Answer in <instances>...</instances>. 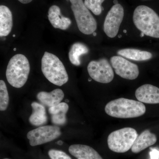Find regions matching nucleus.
Returning <instances> with one entry per match:
<instances>
[{"instance_id":"3","label":"nucleus","mask_w":159,"mask_h":159,"mask_svg":"<svg viewBox=\"0 0 159 159\" xmlns=\"http://www.w3.org/2000/svg\"><path fill=\"white\" fill-rule=\"evenodd\" d=\"M30 71V64L27 57L23 54H16L10 59L7 66V81L13 87L20 88L27 82Z\"/></svg>"},{"instance_id":"4","label":"nucleus","mask_w":159,"mask_h":159,"mask_svg":"<svg viewBox=\"0 0 159 159\" xmlns=\"http://www.w3.org/2000/svg\"><path fill=\"white\" fill-rule=\"evenodd\" d=\"M44 76L51 83L61 86L68 81L69 76L61 61L56 55L45 52L41 60Z\"/></svg>"},{"instance_id":"18","label":"nucleus","mask_w":159,"mask_h":159,"mask_svg":"<svg viewBox=\"0 0 159 159\" xmlns=\"http://www.w3.org/2000/svg\"><path fill=\"white\" fill-rule=\"evenodd\" d=\"M69 105L66 102H60L58 105L49 107V113L51 115V122L56 125H64L66 122V114L69 110Z\"/></svg>"},{"instance_id":"25","label":"nucleus","mask_w":159,"mask_h":159,"mask_svg":"<svg viewBox=\"0 0 159 159\" xmlns=\"http://www.w3.org/2000/svg\"><path fill=\"white\" fill-rule=\"evenodd\" d=\"M18 1L22 4H26L31 2L33 0H18Z\"/></svg>"},{"instance_id":"13","label":"nucleus","mask_w":159,"mask_h":159,"mask_svg":"<svg viewBox=\"0 0 159 159\" xmlns=\"http://www.w3.org/2000/svg\"><path fill=\"white\" fill-rule=\"evenodd\" d=\"M157 141V137L155 134L149 130H145L138 136L131 149L133 153H138L153 145Z\"/></svg>"},{"instance_id":"9","label":"nucleus","mask_w":159,"mask_h":159,"mask_svg":"<svg viewBox=\"0 0 159 159\" xmlns=\"http://www.w3.org/2000/svg\"><path fill=\"white\" fill-rule=\"evenodd\" d=\"M124 15L123 7L119 3L111 8L106 16L103 25V30L108 37L114 38L116 36Z\"/></svg>"},{"instance_id":"19","label":"nucleus","mask_w":159,"mask_h":159,"mask_svg":"<svg viewBox=\"0 0 159 159\" xmlns=\"http://www.w3.org/2000/svg\"><path fill=\"white\" fill-rule=\"evenodd\" d=\"M117 54L127 59L135 61H145L150 59L152 57L150 52L135 49H122L119 50Z\"/></svg>"},{"instance_id":"10","label":"nucleus","mask_w":159,"mask_h":159,"mask_svg":"<svg viewBox=\"0 0 159 159\" xmlns=\"http://www.w3.org/2000/svg\"><path fill=\"white\" fill-rule=\"evenodd\" d=\"M111 65L117 75L124 79L134 80L139 77V70L137 65L119 56L111 57Z\"/></svg>"},{"instance_id":"21","label":"nucleus","mask_w":159,"mask_h":159,"mask_svg":"<svg viewBox=\"0 0 159 159\" xmlns=\"http://www.w3.org/2000/svg\"><path fill=\"white\" fill-rule=\"evenodd\" d=\"M9 96L6 83L0 80V110L5 111L9 105Z\"/></svg>"},{"instance_id":"7","label":"nucleus","mask_w":159,"mask_h":159,"mask_svg":"<svg viewBox=\"0 0 159 159\" xmlns=\"http://www.w3.org/2000/svg\"><path fill=\"white\" fill-rule=\"evenodd\" d=\"M87 70L91 78L97 82L108 84L114 79L113 70L108 60L105 58L92 61L89 63Z\"/></svg>"},{"instance_id":"23","label":"nucleus","mask_w":159,"mask_h":159,"mask_svg":"<svg viewBox=\"0 0 159 159\" xmlns=\"http://www.w3.org/2000/svg\"><path fill=\"white\" fill-rule=\"evenodd\" d=\"M48 155L51 159H72L62 151L51 149L49 151Z\"/></svg>"},{"instance_id":"28","label":"nucleus","mask_w":159,"mask_h":159,"mask_svg":"<svg viewBox=\"0 0 159 159\" xmlns=\"http://www.w3.org/2000/svg\"><path fill=\"white\" fill-rule=\"evenodd\" d=\"M16 48H14V51H16Z\"/></svg>"},{"instance_id":"29","label":"nucleus","mask_w":159,"mask_h":159,"mask_svg":"<svg viewBox=\"0 0 159 159\" xmlns=\"http://www.w3.org/2000/svg\"><path fill=\"white\" fill-rule=\"evenodd\" d=\"M13 37H15V34H13Z\"/></svg>"},{"instance_id":"16","label":"nucleus","mask_w":159,"mask_h":159,"mask_svg":"<svg viewBox=\"0 0 159 159\" xmlns=\"http://www.w3.org/2000/svg\"><path fill=\"white\" fill-rule=\"evenodd\" d=\"M13 26V20L11 11L8 7L0 6V36L4 37L9 35Z\"/></svg>"},{"instance_id":"26","label":"nucleus","mask_w":159,"mask_h":159,"mask_svg":"<svg viewBox=\"0 0 159 159\" xmlns=\"http://www.w3.org/2000/svg\"><path fill=\"white\" fill-rule=\"evenodd\" d=\"M57 144L59 145H62V144H63V142H62V141H58V142H57Z\"/></svg>"},{"instance_id":"22","label":"nucleus","mask_w":159,"mask_h":159,"mask_svg":"<svg viewBox=\"0 0 159 159\" xmlns=\"http://www.w3.org/2000/svg\"><path fill=\"white\" fill-rule=\"evenodd\" d=\"M105 0H84V3L87 8L91 10L95 15L98 16L102 13L103 8L102 4Z\"/></svg>"},{"instance_id":"12","label":"nucleus","mask_w":159,"mask_h":159,"mask_svg":"<svg viewBox=\"0 0 159 159\" xmlns=\"http://www.w3.org/2000/svg\"><path fill=\"white\" fill-rule=\"evenodd\" d=\"M48 17L51 25L55 29L66 30L71 24L70 19L61 15L60 9L56 5H53L49 8Z\"/></svg>"},{"instance_id":"14","label":"nucleus","mask_w":159,"mask_h":159,"mask_svg":"<svg viewBox=\"0 0 159 159\" xmlns=\"http://www.w3.org/2000/svg\"><path fill=\"white\" fill-rule=\"evenodd\" d=\"M69 151L77 159H103L97 151L88 145H71Z\"/></svg>"},{"instance_id":"11","label":"nucleus","mask_w":159,"mask_h":159,"mask_svg":"<svg viewBox=\"0 0 159 159\" xmlns=\"http://www.w3.org/2000/svg\"><path fill=\"white\" fill-rule=\"evenodd\" d=\"M135 95L140 102L148 104L159 103V88L152 84H145L139 87Z\"/></svg>"},{"instance_id":"6","label":"nucleus","mask_w":159,"mask_h":159,"mask_svg":"<svg viewBox=\"0 0 159 159\" xmlns=\"http://www.w3.org/2000/svg\"><path fill=\"white\" fill-rule=\"evenodd\" d=\"M71 8L79 31L87 35L93 34L97 30V21L84 5L83 0H70Z\"/></svg>"},{"instance_id":"17","label":"nucleus","mask_w":159,"mask_h":159,"mask_svg":"<svg viewBox=\"0 0 159 159\" xmlns=\"http://www.w3.org/2000/svg\"><path fill=\"white\" fill-rule=\"evenodd\" d=\"M32 113L29 117V121L31 125L35 126H41L48 122V116L45 107L39 102H34L31 104Z\"/></svg>"},{"instance_id":"24","label":"nucleus","mask_w":159,"mask_h":159,"mask_svg":"<svg viewBox=\"0 0 159 159\" xmlns=\"http://www.w3.org/2000/svg\"><path fill=\"white\" fill-rule=\"evenodd\" d=\"M149 152L150 159H159V151L156 148H151Z\"/></svg>"},{"instance_id":"30","label":"nucleus","mask_w":159,"mask_h":159,"mask_svg":"<svg viewBox=\"0 0 159 159\" xmlns=\"http://www.w3.org/2000/svg\"><path fill=\"white\" fill-rule=\"evenodd\" d=\"M8 159V158H5V159Z\"/></svg>"},{"instance_id":"15","label":"nucleus","mask_w":159,"mask_h":159,"mask_svg":"<svg viewBox=\"0 0 159 159\" xmlns=\"http://www.w3.org/2000/svg\"><path fill=\"white\" fill-rule=\"evenodd\" d=\"M64 97V93L62 90L57 89L50 93L40 92L37 95V98L43 105L52 107L58 105Z\"/></svg>"},{"instance_id":"5","label":"nucleus","mask_w":159,"mask_h":159,"mask_svg":"<svg viewBox=\"0 0 159 159\" xmlns=\"http://www.w3.org/2000/svg\"><path fill=\"white\" fill-rule=\"evenodd\" d=\"M138 137L136 130L131 127L114 131L107 138L109 148L114 152L124 153L131 148Z\"/></svg>"},{"instance_id":"2","label":"nucleus","mask_w":159,"mask_h":159,"mask_svg":"<svg viewBox=\"0 0 159 159\" xmlns=\"http://www.w3.org/2000/svg\"><path fill=\"white\" fill-rule=\"evenodd\" d=\"M133 19L136 27L143 34L159 38V16L153 9L147 6H138Z\"/></svg>"},{"instance_id":"8","label":"nucleus","mask_w":159,"mask_h":159,"mask_svg":"<svg viewBox=\"0 0 159 159\" xmlns=\"http://www.w3.org/2000/svg\"><path fill=\"white\" fill-rule=\"evenodd\" d=\"M61 134L58 126L44 125L30 131L27 137L30 145L35 146L51 142L58 138Z\"/></svg>"},{"instance_id":"27","label":"nucleus","mask_w":159,"mask_h":159,"mask_svg":"<svg viewBox=\"0 0 159 159\" xmlns=\"http://www.w3.org/2000/svg\"><path fill=\"white\" fill-rule=\"evenodd\" d=\"M114 2L115 3V5H116V4H118V2H117V0H114Z\"/></svg>"},{"instance_id":"1","label":"nucleus","mask_w":159,"mask_h":159,"mask_svg":"<svg viewBox=\"0 0 159 159\" xmlns=\"http://www.w3.org/2000/svg\"><path fill=\"white\" fill-rule=\"evenodd\" d=\"M106 113L111 117L130 119L143 116L146 107L142 102L121 98L108 102L105 107Z\"/></svg>"},{"instance_id":"20","label":"nucleus","mask_w":159,"mask_h":159,"mask_svg":"<svg viewBox=\"0 0 159 159\" xmlns=\"http://www.w3.org/2000/svg\"><path fill=\"white\" fill-rule=\"evenodd\" d=\"M89 48L82 43H74L71 46L69 52V58L72 64L79 66L80 65V57L83 54L88 53Z\"/></svg>"}]
</instances>
